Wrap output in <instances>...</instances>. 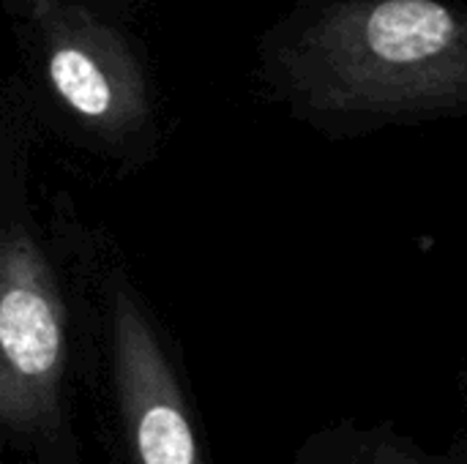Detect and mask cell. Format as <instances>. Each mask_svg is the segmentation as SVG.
Masks as SVG:
<instances>
[{"instance_id":"cell-1","label":"cell","mask_w":467,"mask_h":464,"mask_svg":"<svg viewBox=\"0 0 467 464\" xmlns=\"http://www.w3.org/2000/svg\"><path fill=\"white\" fill-rule=\"evenodd\" d=\"M268 71L323 112L467 107V5L304 0L260 41Z\"/></svg>"},{"instance_id":"cell-2","label":"cell","mask_w":467,"mask_h":464,"mask_svg":"<svg viewBox=\"0 0 467 464\" xmlns=\"http://www.w3.org/2000/svg\"><path fill=\"white\" fill-rule=\"evenodd\" d=\"M41 52L52 93L82 120L134 123L145 112V77L131 41L77 0H16Z\"/></svg>"},{"instance_id":"cell-3","label":"cell","mask_w":467,"mask_h":464,"mask_svg":"<svg viewBox=\"0 0 467 464\" xmlns=\"http://www.w3.org/2000/svg\"><path fill=\"white\" fill-rule=\"evenodd\" d=\"M0 345L14 372L44 377L60 356V328L49 301L30 284H11L0 301Z\"/></svg>"},{"instance_id":"cell-4","label":"cell","mask_w":467,"mask_h":464,"mask_svg":"<svg viewBox=\"0 0 467 464\" xmlns=\"http://www.w3.org/2000/svg\"><path fill=\"white\" fill-rule=\"evenodd\" d=\"M137 446L145 464H194V438L172 405H150L137 429Z\"/></svg>"}]
</instances>
